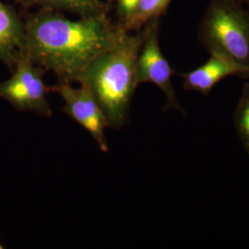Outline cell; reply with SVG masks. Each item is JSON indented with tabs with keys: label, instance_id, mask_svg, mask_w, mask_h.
<instances>
[{
	"label": "cell",
	"instance_id": "cell-1",
	"mask_svg": "<svg viewBox=\"0 0 249 249\" xmlns=\"http://www.w3.org/2000/svg\"><path fill=\"white\" fill-rule=\"evenodd\" d=\"M22 53L57 80L79 82L91 62L116 41L122 30L108 14L72 20L60 11L23 12Z\"/></svg>",
	"mask_w": 249,
	"mask_h": 249
},
{
	"label": "cell",
	"instance_id": "cell-2",
	"mask_svg": "<svg viewBox=\"0 0 249 249\" xmlns=\"http://www.w3.org/2000/svg\"><path fill=\"white\" fill-rule=\"evenodd\" d=\"M145 37L122 31L116 42L91 62L80 83H84L102 108L109 127L122 128L128 123L135 90L137 60Z\"/></svg>",
	"mask_w": 249,
	"mask_h": 249
},
{
	"label": "cell",
	"instance_id": "cell-3",
	"mask_svg": "<svg viewBox=\"0 0 249 249\" xmlns=\"http://www.w3.org/2000/svg\"><path fill=\"white\" fill-rule=\"evenodd\" d=\"M198 40L249 71V8L237 0H211L198 24Z\"/></svg>",
	"mask_w": 249,
	"mask_h": 249
},
{
	"label": "cell",
	"instance_id": "cell-4",
	"mask_svg": "<svg viewBox=\"0 0 249 249\" xmlns=\"http://www.w3.org/2000/svg\"><path fill=\"white\" fill-rule=\"evenodd\" d=\"M45 72L21 53L11 78L0 83V98L8 101L19 112L29 111L51 117L52 109L46 99L50 86L44 80Z\"/></svg>",
	"mask_w": 249,
	"mask_h": 249
},
{
	"label": "cell",
	"instance_id": "cell-5",
	"mask_svg": "<svg viewBox=\"0 0 249 249\" xmlns=\"http://www.w3.org/2000/svg\"><path fill=\"white\" fill-rule=\"evenodd\" d=\"M145 28V37L137 60L136 80L138 86L143 83H152L163 92L166 109H175L182 115L186 111L178 102V96L172 83L175 71L171 67L160 49L159 43L160 18L149 22Z\"/></svg>",
	"mask_w": 249,
	"mask_h": 249
},
{
	"label": "cell",
	"instance_id": "cell-6",
	"mask_svg": "<svg viewBox=\"0 0 249 249\" xmlns=\"http://www.w3.org/2000/svg\"><path fill=\"white\" fill-rule=\"evenodd\" d=\"M80 84L79 88H75L71 82L57 80L50 86V92L60 95L64 101L63 112L90 134L101 151L107 152V117L89 88L84 83Z\"/></svg>",
	"mask_w": 249,
	"mask_h": 249
},
{
	"label": "cell",
	"instance_id": "cell-7",
	"mask_svg": "<svg viewBox=\"0 0 249 249\" xmlns=\"http://www.w3.org/2000/svg\"><path fill=\"white\" fill-rule=\"evenodd\" d=\"M210 58L202 66L187 73H180L183 87L187 90L208 95L214 87L228 77L249 78V71L226 56L210 53Z\"/></svg>",
	"mask_w": 249,
	"mask_h": 249
},
{
	"label": "cell",
	"instance_id": "cell-8",
	"mask_svg": "<svg viewBox=\"0 0 249 249\" xmlns=\"http://www.w3.org/2000/svg\"><path fill=\"white\" fill-rule=\"evenodd\" d=\"M24 43V24L13 6L0 0V60L13 71Z\"/></svg>",
	"mask_w": 249,
	"mask_h": 249
},
{
	"label": "cell",
	"instance_id": "cell-9",
	"mask_svg": "<svg viewBox=\"0 0 249 249\" xmlns=\"http://www.w3.org/2000/svg\"><path fill=\"white\" fill-rule=\"evenodd\" d=\"M22 10L39 7L55 11H68L82 17L108 14L112 6L102 0H14Z\"/></svg>",
	"mask_w": 249,
	"mask_h": 249
},
{
	"label": "cell",
	"instance_id": "cell-10",
	"mask_svg": "<svg viewBox=\"0 0 249 249\" xmlns=\"http://www.w3.org/2000/svg\"><path fill=\"white\" fill-rule=\"evenodd\" d=\"M172 0H141L132 15L124 24L118 25L124 32H138L154 19L166 13Z\"/></svg>",
	"mask_w": 249,
	"mask_h": 249
},
{
	"label": "cell",
	"instance_id": "cell-11",
	"mask_svg": "<svg viewBox=\"0 0 249 249\" xmlns=\"http://www.w3.org/2000/svg\"><path fill=\"white\" fill-rule=\"evenodd\" d=\"M233 124L241 143L249 156V83L245 84L233 114Z\"/></svg>",
	"mask_w": 249,
	"mask_h": 249
},
{
	"label": "cell",
	"instance_id": "cell-12",
	"mask_svg": "<svg viewBox=\"0 0 249 249\" xmlns=\"http://www.w3.org/2000/svg\"><path fill=\"white\" fill-rule=\"evenodd\" d=\"M141 0H114L116 4L117 24L122 25L130 18Z\"/></svg>",
	"mask_w": 249,
	"mask_h": 249
},
{
	"label": "cell",
	"instance_id": "cell-13",
	"mask_svg": "<svg viewBox=\"0 0 249 249\" xmlns=\"http://www.w3.org/2000/svg\"><path fill=\"white\" fill-rule=\"evenodd\" d=\"M237 1H239L240 3L244 4L245 6H247V7L249 8V0H237Z\"/></svg>",
	"mask_w": 249,
	"mask_h": 249
},
{
	"label": "cell",
	"instance_id": "cell-14",
	"mask_svg": "<svg viewBox=\"0 0 249 249\" xmlns=\"http://www.w3.org/2000/svg\"><path fill=\"white\" fill-rule=\"evenodd\" d=\"M107 2L110 6L113 7V5H114V0H107Z\"/></svg>",
	"mask_w": 249,
	"mask_h": 249
},
{
	"label": "cell",
	"instance_id": "cell-15",
	"mask_svg": "<svg viewBox=\"0 0 249 249\" xmlns=\"http://www.w3.org/2000/svg\"><path fill=\"white\" fill-rule=\"evenodd\" d=\"M4 249V246H3V244L0 242V249Z\"/></svg>",
	"mask_w": 249,
	"mask_h": 249
}]
</instances>
